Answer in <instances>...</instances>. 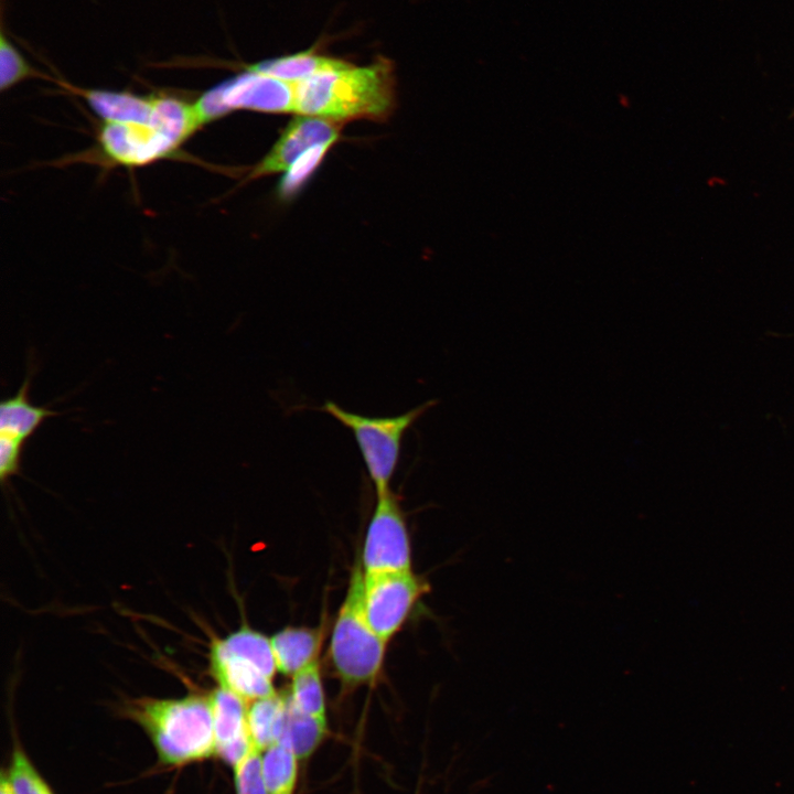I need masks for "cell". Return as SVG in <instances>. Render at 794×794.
<instances>
[{
	"label": "cell",
	"instance_id": "obj_20",
	"mask_svg": "<svg viewBox=\"0 0 794 794\" xmlns=\"http://www.w3.org/2000/svg\"><path fill=\"white\" fill-rule=\"evenodd\" d=\"M6 772L17 794H55L17 737Z\"/></svg>",
	"mask_w": 794,
	"mask_h": 794
},
{
	"label": "cell",
	"instance_id": "obj_18",
	"mask_svg": "<svg viewBox=\"0 0 794 794\" xmlns=\"http://www.w3.org/2000/svg\"><path fill=\"white\" fill-rule=\"evenodd\" d=\"M297 760L299 759L292 750L278 742L264 750L262 774L269 794H293Z\"/></svg>",
	"mask_w": 794,
	"mask_h": 794
},
{
	"label": "cell",
	"instance_id": "obj_21",
	"mask_svg": "<svg viewBox=\"0 0 794 794\" xmlns=\"http://www.w3.org/2000/svg\"><path fill=\"white\" fill-rule=\"evenodd\" d=\"M0 35V88L2 92L12 88L14 85L29 78L47 77L45 74L36 71L25 61V58L18 52V50L6 36L3 31H1Z\"/></svg>",
	"mask_w": 794,
	"mask_h": 794
},
{
	"label": "cell",
	"instance_id": "obj_3",
	"mask_svg": "<svg viewBox=\"0 0 794 794\" xmlns=\"http://www.w3.org/2000/svg\"><path fill=\"white\" fill-rule=\"evenodd\" d=\"M364 572L355 567L331 635L329 655L345 687L372 684L379 675L386 641L368 625L362 610Z\"/></svg>",
	"mask_w": 794,
	"mask_h": 794
},
{
	"label": "cell",
	"instance_id": "obj_1",
	"mask_svg": "<svg viewBox=\"0 0 794 794\" xmlns=\"http://www.w3.org/2000/svg\"><path fill=\"white\" fill-rule=\"evenodd\" d=\"M396 106L391 61L377 56L357 66L337 64L294 83V114L343 124L352 119L386 120Z\"/></svg>",
	"mask_w": 794,
	"mask_h": 794
},
{
	"label": "cell",
	"instance_id": "obj_25",
	"mask_svg": "<svg viewBox=\"0 0 794 794\" xmlns=\"http://www.w3.org/2000/svg\"><path fill=\"white\" fill-rule=\"evenodd\" d=\"M792 116L794 117V111L792 112Z\"/></svg>",
	"mask_w": 794,
	"mask_h": 794
},
{
	"label": "cell",
	"instance_id": "obj_23",
	"mask_svg": "<svg viewBox=\"0 0 794 794\" xmlns=\"http://www.w3.org/2000/svg\"><path fill=\"white\" fill-rule=\"evenodd\" d=\"M333 144H320L303 153L287 171L280 184V193L290 195L308 179L316 169L328 150Z\"/></svg>",
	"mask_w": 794,
	"mask_h": 794
},
{
	"label": "cell",
	"instance_id": "obj_15",
	"mask_svg": "<svg viewBox=\"0 0 794 794\" xmlns=\"http://www.w3.org/2000/svg\"><path fill=\"white\" fill-rule=\"evenodd\" d=\"M288 706V695L275 693L247 705V727L253 745L259 751L273 744L280 733Z\"/></svg>",
	"mask_w": 794,
	"mask_h": 794
},
{
	"label": "cell",
	"instance_id": "obj_19",
	"mask_svg": "<svg viewBox=\"0 0 794 794\" xmlns=\"http://www.w3.org/2000/svg\"><path fill=\"white\" fill-rule=\"evenodd\" d=\"M289 701L309 716L325 718V699L319 659L292 676Z\"/></svg>",
	"mask_w": 794,
	"mask_h": 794
},
{
	"label": "cell",
	"instance_id": "obj_14",
	"mask_svg": "<svg viewBox=\"0 0 794 794\" xmlns=\"http://www.w3.org/2000/svg\"><path fill=\"white\" fill-rule=\"evenodd\" d=\"M323 632L316 627L288 626L272 637L271 647L277 672L292 677L318 661Z\"/></svg>",
	"mask_w": 794,
	"mask_h": 794
},
{
	"label": "cell",
	"instance_id": "obj_4",
	"mask_svg": "<svg viewBox=\"0 0 794 794\" xmlns=\"http://www.w3.org/2000/svg\"><path fill=\"white\" fill-rule=\"evenodd\" d=\"M433 404L429 400L391 417L364 416L343 409L331 400L324 401L318 409L352 432L376 495H379L390 490L404 437Z\"/></svg>",
	"mask_w": 794,
	"mask_h": 794
},
{
	"label": "cell",
	"instance_id": "obj_17",
	"mask_svg": "<svg viewBox=\"0 0 794 794\" xmlns=\"http://www.w3.org/2000/svg\"><path fill=\"white\" fill-rule=\"evenodd\" d=\"M340 60L341 58L308 50L246 65L245 67L279 79L296 83L334 66Z\"/></svg>",
	"mask_w": 794,
	"mask_h": 794
},
{
	"label": "cell",
	"instance_id": "obj_5",
	"mask_svg": "<svg viewBox=\"0 0 794 794\" xmlns=\"http://www.w3.org/2000/svg\"><path fill=\"white\" fill-rule=\"evenodd\" d=\"M212 675L247 704L277 693L272 678L277 672L271 641L242 626L222 639H214L210 651Z\"/></svg>",
	"mask_w": 794,
	"mask_h": 794
},
{
	"label": "cell",
	"instance_id": "obj_12",
	"mask_svg": "<svg viewBox=\"0 0 794 794\" xmlns=\"http://www.w3.org/2000/svg\"><path fill=\"white\" fill-rule=\"evenodd\" d=\"M216 757L234 768L253 745L247 727V702L233 691L218 686L210 693Z\"/></svg>",
	"mask_w": 794,
	"mask_h": 794
},
{
	"label": "cell",
	"instance_id": "obj_13",
	"mask_svg": "<svg viewBox=\"0 0 794 794\" xmlns=\"http://www.w3.org/2000/svg\"><path fill=\"white\" fill-rule=\"evenodd\" d=\"M60 84L84 98L103 121L150 122L158 119L159 95L140 96L127 92L86 89Z\"/></svg>",
	"mask_w": 794,
	"mask_h": 794
},
{
	"label": "cell",
	"instance_id": "obj_6",
	"mask_svg": "<svg viewBox=\"0 0 794 794\" xmlns=\"http://www.w3.org/2000/svg\"><path fill=\"white\" fill-rule=\"evenodd\" d=\"M204 126L233 110L294 114V83L245 67V72L206 90L194 101Z\"/></svg>",
	"mask_w": 794,
	"mask_h": 794
},
{
	"label": "cell",
	"instance_id": "obj_11",
	"mask_svg": "<svg viewBox=\"0 0 794 794\" xmlns=\"http://www.w3.org/2000/svg\"><path fill=\"white\" fill-rule=\"evenodd\" d=\"M342 124L312 116H296L283 129L265 158L255 165L248 179L287 172L308 150L320 144H334Z\"/></svg>",
	"mask_w": 794,
	"mask_h": 794
},
{
	"label": "cell",
	"instance_id": "obj_2",
	"mask_svg": "<svg viewBox=\"0 0 794 794\" xmlns=\"http://www.w3.org/2000/svg\"><path fill=\"white\" fill-rule=\"evenodd\" d=\"M120 713L146 732L162 768L181 769L216 757L210 694L131 698Z\"/></svg>",
	"mask_w": 794,
	"mask_h": 794
},
{
	"label": "cell",
	"instance_id": "obj_7",
	"mask_svg": "<svg viewBox=\"0 0 794 794\" xmlns=\"http://www.w3.org/2000/svg\"><path fill=\"white\" fill-rule=\"evenodd\" d=\"M428 589L427 581L411 570L364 573L362 610L365 620L380 639L388 642Z\"/></svg>",
	"mask_w": 794,
	"mask_h": 794
},
{
	"label": "cell",
	"instance_id": "obj_10",
	"mask_svg": "<svg viewBox=\"0 0 794 794\" xmlns=\"http://www.w3.org/2000/svg\"><path fill=\"white\" fill-rule=\"evenodd\" d=\"M34 372L29 364L19 390L0 403V479L3 485L21 474V454L26 440L45 419L60 415L31 404L29 393Z\"/></svg>",
	"mask_w": 794,
	"mask_h": 794
},
{
	"label": "cell",
	"instance_id": "obj_22",
	"mask_svg": "<svg viewBox=\"0 0 794 794\" xmlns=\"http://www.w3.org/2000/svg\"><path fill=\"white\" fill-rule=\"evenodd\" d=\"M236 794H269L262 774L261 754L256 748L234 768Z\"/></svg>",
	"mask_w": 794,
	"mask_h": 794
},
{
	"label": "cell",
	"instance_id": "obj_24",
	"mask_svg": "<svg viewBox=\"0 0 794 794\" xmlns=\"http://www.w3.org/2000/svg\"><path fill=\"white\" fill-rule=\"evenodd\" d=\"M0 794H17L8 777L6 769H2L1 771Z\"/></svg>",
	"mask_w": 794,
	"mask_h": 794
},
{
	"label": "cell",
	"instance_id": "obj_16",
	"mask_svg": "<svg viewBox=\"0 0 794 794\" xmlns=\"http://www.w3.org/2000/svg\"><path fill=\"white\" fill-rule=\"evenodd\" d=\"M326 729V719L301 712L288 698L285 720L276 742L288 747L299 760H302L314 752L324 739Z\"/></svg>",
	"mask_w": 794,
	"mask_h": 794
},
{
	"label": "cell",
	"instance_id": "obj_8",
	"mask_svg": "<svg viewBox=\"0 0 794 794\" xmlns=\"http://www.w3.org/2000/svg\"><path fill=\"white\" fill-rule=\"evenodd\" d=\"M364 573L411 570V549L405 513L389 490L377 495L362 554Z\"/></svg>",
	"mask_w": 794,
	"mask_h": 794
},
{
	"label": "cell",
	"instance_id": "obj_9",
	"mask_svg": "<svg viewBox=\"0 0 794 794\" xmlns=\"http://www.w3.org/2000/svg\"><path fill=\"white\" fill-rule=\"evenodd\" d=\"M98 144L117 164L140 167L170 157L184 143L163 121H103Z\"/></svg>",
	"mask_w": 794,
	"mask_h": 794
}]
</instances>
